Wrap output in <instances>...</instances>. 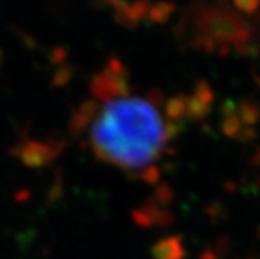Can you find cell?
Masks as SVG:
<instances>
[{
    "label": "cell",
    "instance_id": "cell-1",
    "mask_svg": "<svg viewBox=\"0 0 260 259\" xmlns=\"http://www.w3.org/2000/svg\"><path fill=\"white\" fill-rule=\"evenodd\" d=\"M80 121L92 153L125 172L148 169L169 136L159 108L133 94L99 92V100L80 116Z\"/></svg>",
    "mask_w": 260,
    "mask_h": 259
}]
</instances>
